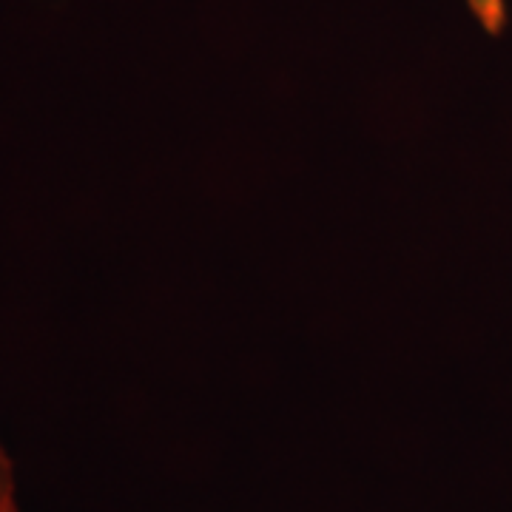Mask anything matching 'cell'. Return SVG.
Listing matches in <instances>:
<instances>
[{
    "label": "cell",
    "instance_id": "1",
    "mask_svg": "<svg viewBox=\"0 0 512 512\" xmlns=\"http://www.w3.org/2000/svg\"><path fill=\"white\" fill-rule=\"evenodd\" d=\"M467 6L487 35L504 32V26H507V3L504 0H467Z\"/></svg>",
    "mask_w": 512,
    "mask_h": 512
},
{
    "label": "cell",
    "instance_id": "2",
    "mask_svg": "<svg viewBox=\"0 0 512 512\" xmlns=\"http://www.w3.org/2000/svg\"><path fill=\"white\" fill-rule=\"evenodd\" d=\"M0 512H18V501H15V470H12V461L6 456L3 444H0Z\"/></svg>",
    "mask_w": 512,
    "mask_h": 512
}]
</instances>
